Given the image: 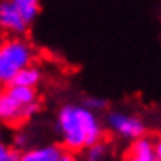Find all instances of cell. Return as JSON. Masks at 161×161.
<instances>
[{"label": "cell", "mask_w": 161, "mask_h": 161, "mask_svg": "<svg viewBox=\"0 0 161 161\" xmlns=\"http://www.w3.org/2000/svg\"><path fill=\"white\" fill-rule=\"evenodd\" d=\"M56 130L61 136L63 146L71 153L82 151L100 143L104 136V128L97 114L77 104H66L59 108L56 117Z\"/></svg>", "instance_id": "obj_1"}, {"label": "cell", "mask_w": 161, "mask_h": 161, "mask_svg": "<svg viewBox=\"0 0 161 161\" xmlns=\"http://www.w3.org/2000/svg\"><path fill=\"white\" fill-rule=\"evenodd\" d=\"M35 49L21 38H5L0 41V86L7 87L21 69L33 64Z\"/></svg>", "instance_id": "obj_2"}, {"label": "cell", "mask_w": 161, "mask_h": 161, "mask_svg": "<svg viewBox=\"0 0 161 161\" xmlns=\"http://www.w3.org/2000/svg\"><path fill=\"white\" fill-rule=\"evenodd\" d=\"M107 125L114 133L120 135L127 140H138L145 136L146 125L138 115H131L125 112H108L107 115Z\"/></svg>", "instance_id": "obj_3"}, {"label": "cell", "mask_w": 161, "mask_h": 161, "mask_svg": "<svg viewBox=\"0 0 161 161\" xmlns=\"http://www.w3.org/2000/svg\"><path fill=\"white\" fill-rule=\"evenodd\" d=\"M30 26L23 20L15 0H7V2H0V30L10 35H15L18 38L20 35L26 31Z\"/></svg>", "instance_id": "obj_4"}, {"label": "cell", "mask_w": 161, "mask_h": 161, "mask_svg": "<svg viewBox=\"0 0 161 161\" xmlns=\"http://www.w3.org/2000/svg\"><path fill=\"white\" fill-rule=\"evenodd\" d=\"M123 161H156L155 142L150 136H142L130 143L123 155Z\"/></svg>", "instance_id": "obj_5"}, {"label": "cell", "mask_w": 161, "mask_h": 161, "mask_svg": "<svg viewBox=\"0 0 161 161\" xmlns=\"http://www.w3.org/2000/svg\"><path fill=\"white\" fill-rule=\"evenodd\" d=\"M64 148L61 145H45L38 148L25 150L18 156V161H59L64 155Z\"/></svg>", "instance_id": "obj_6"}, {"label": "cell", "mask_w": 161, "mask_h": 161, "mask_svg": "<svg viewBox=\"0 0 161 161\" xmlns=\"http://www.w3.org/2000/svg\"><path fill=\"white\" fill-rule=\"evenodd\" d=\"M0 122L12 123V125L23 122V107L8 96L5 87L0 89Z\"/></svg>", "instance_id": "obj_7"}, {"label": "cell", "mask_w": 161, "mask_h": 161, "mask_svg": "<svg viewBox=\"0 0 161 161\" xmlns=\"http://www.w3.org/2000/svg\"><path fill=\"white\" fill-rule=\"evenodd\" d=\"M41 80V71L36 66H28V68L21 69L18 74L15 76V79L12 80L10 86H21V87H30V89H35L36 86L40 84Z\"/></svg>", "instance_id": "obj_8"}, {"label": "cell", "mask_w": 161, "mask_h": 161, "mask_svg": "<svg viewBox=\"0 0 161 161\" xmlns=\"http://www.w3.org/2000/svg\"><path fill=\"white\" fill-rule=\"evenodd\" d=\"M5 91L8 92V96L20 104L21 107H26L33 104V102L38 100V94H36L35 89H30V87H21V86H7Z\"/></svg>", "instance_id": "obj_9"}, {"label": "cell", "mask_w": 161, "mask_h": 161, "mask_svg": "<svg viewBox=\"0 0 161 161\" xmlns=\"http://www.w3.org/2000/svg\"><path fill=\"white\" fill-rule=\"evenodd\" d=\"M15 3L28 25H31L41 12V5L38 0H15Z\"/></svg>", "instance_id": "obj_10"}, {"label": "cell", "mask_w": 161, "mask_h": 161, "mask_svg": "<svg viewBox=\"0 0 161 161\" xmlns=\"http://www.w3.org/2000/svg\"><path fill=\"white\" fill-rule=\"evenodd\" d=\"M105 155H107V145L100 142L84 150V161H102Z\"/></svg>", "instance_id": "obj_11"}, {"label": "cell", "mask_w": 161, "mask_h": 161, "mask_svg": "<svg viewBox=\"0 0 161 161\" xmlns=\"http://www.w3.org/2000/svg\"><path fill=\"white\" fill-rule=\"evenodd\" d=\"M82 105L87 108V110H91V112H100V110H105V108L108 107V100L104 99V97H86L84 102H82Z\"/></svg>", "instance_id": "obj_12"}, {"label": "cell", "mask_w": 161, "mask_h": 161, "mask_svg": "<svg viewBox=\"0 0 161 161\" xmlns=\"http://www.w3.org/2000/svg\"><path fill=\"white\" fill-rule=\"evenodd\" d=\"M18 153L13 151L8 145H5L0 140V161H17L18 159Z\"/></svg>", "instance_id": "obj_13"}, {"label": "cell", "mask_w": 161, "mask_h": 161, "mask_svg": "<svg viewBox=\"0 0 161 161\" xmlns=\"http://www.w3.org/2000/svg\"><path fill=\"white\" fill-rule=\"evenodd\" d=\"M38 112H40V102L36 100V102H33V104L23 107V120L31 119V117H33V115H36Z\"/></svg>", "instance_id": "obj_14"}, {"label": "cell", "mask_w": 161, "mask_h": 161, "mask_svg": "<svg viewBox=\"0 0 161 161\" xmlns=\"http://www.w3.org/2000/svg\"><path fill=\"white\" fill-rule=\"evenodd\" d=\"M26 145H28V136L25 133L15 135V138H13V146H15L17 150H25Z\"/></svg>", "instance_id": "obj_15"}, {"label": "cell", "mask_w": 161, "mask_h": 161, "mask_svg": "<svg viewBox=\"0 0 161 161\" xmlns=\"http://www.w3.org/2000/svg\"><path fill=\"white\" fill-rule=\"evenodd\" d=\"M155 155H156V161H161V140L155 142Z\"/></svg>", "instance_id": "obj_16"}, {"label": "cell", "mask_w": 161, "mask_h": 161, "mask_svg": "<svg viewBox=\"0 0 161 161\" xmlns=\"http://www.w3.org/2000/svg\"><path fill=\"white\" fill-rule=\"evenodd\" d=\"M59 161H77V159H76V156L72 155V153H68V151H66Z\"/></svg>", "instance_id": "obj_17"}]
</instances>
